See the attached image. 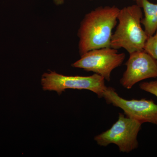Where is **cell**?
I'll return each instance as SVG.
<instances>
[{
    "label": "cell",
    "instance_id": "6da1fadb",
    "mask_svg": "<svg viewBox=\"0 0 157 157\" xmlns=\"http://www.w3.org/2000/svg\"><path fill=\"white\" fill-rule=\"evenodd\" d=\"M120 10L115 6L100 7L86 14L78 32L80 56L94 49L111 47L112 30Z\"/></svg>",
    "mask_w": 157,
    "mask_h": 157
},
{
    "label": "cell",
    "instance_id": "7a4b0ae2",
    "mask_svg": "<svg viewBox=\"0 0 157 157\" xmlns=\"http://www.w3.org/2000/svg\"><path fill=\"white\" fill-rule=\"evenodd\" d=\"M141 8L136 4L120 9L117 16L119 24L111 36V48L117 50L124 48L129 54L143 50L148 37L141 25Z\"/></svg>",
    "mask_w": 157,
    "mask_h": 157
},
{
    "label": "cell",
    "instance_id": "3957f363",
    "mask_svg": "<svg viewBox=\"0 0 157 157\" xmlns=\"http://www.w3.org/2000/svg\"><path fill=\"white\" fill-rule=\"evenodd\" d=\"M142 124L137 121L119 113L118 118L107 131L94 138L99 146L106 147L113 144L118 147L120 151L129 153L138 147L137 136Z\"/></svg>",
    "mask_w": 157,
    "mask_h": 157
},
{
    "label": "cell",
    "instance_id": "277c9868",
    "mask_svg": "<svg viewBox=\"0 0 157 157\" xmlns=\"http://www.w3.org/2000/svg\"><path fill=\"white\" fill-rule=\"evenodd\" d=\"M105 80L97 73L88 76H67L50 71L42 75L41 84L44 90L55 91L59 94L69 89L87 90L96 94L98 98H102L107 87Z\"/></svg>",
    "mask_w": 157,
    "mask_h": 157
},
{
    "label": "cell",
    "instance_id": "5b68a950",
    "mask_svg": "<svg viewBox=\"0 0 157 157\" xmlns=\"http://www.w3.org/2000/svg\"><path fill=\"white\" fill-rule=\"evenodd\" d=\"M125 58V54L118 53L117 49L111 47L99 48L90 51L81 56V58L72 66L73 67L97 73L109 81L113 70L121 66Z\"/></svg>",
    "mask_w": 157,
    "mask_h": 157
},
{
    "label": "cell",
    "instance_id": "8992f818",
    "mask_svg": "<svg viewBox=\"0 0 157 157\" xmlns=\"http://www.w3.org/2000/svg\"><path fill=\"white\" fill-rule=\"evenodd\" d=\"M103 98L107 104L122 109L128 117L141 124L149 123L157 125V104L152 100L124 99L111 87L106 88Z\"/></svg>",
    "mask_w": 157,
    "mask_h": 157
},
{
    "label": "cell",
    "instance_id": "52a82bcc",
    "mask_svg": "<svg viewBox=\"0 0 157 157\" xmlns=\"http://www.w3.org/2000/svg\"><path fill=\"white\" fill-rule=\"evenodd\" d=\"M125 65L127 69L120 82L127 89L147 78H157V60L144 49L129 54Z\"/></svg>",
    "mask_w": 157,
    "mask_h": 157
},
{
    "label": "cell",
    "instance_id": "ba28073f",
    "mask_svg": "<svg viewBox=\"0 0 157 157\" xmlns=\"http://www.w3.org/2000/svg\"><path fill=\"white\" fill-rule=\"evenodd\" d=\"M141 7L143 9L144 15L141 24L144 26V30L148 38L155 34L157 29V3L141 0Z\"/></svg>",
    "mask_w": 157,
    "mask_h": 157
},
{
    "label": "cell",
    "instance_id": "9c48e42d",
    "mask_svg": "<svg viewBox=\"0 0 157 157\" xmlns=\"http://www.w3.org/2000/svg\"><path fill=\"white\" fill-rule=\"evenodd\" d=\"M144 49L157 60V29L155 34L147 40Z\"/></svg>",
    "mask_w": 157,
    "mask_h": 157
},
{
    "label": "cell",
    "instance_id": "30bf717a",
    "mask_svg": "<svg viewBox=\"0 0 157 157\" xmlns=\"http://www.w3.org/2000/svg\"><path fill=\"white\" fill-rule=\"evenodd\" d=\"M139 87L142 90L150 93L157 97V79L150 82H141Z\"/></svg>",
    "mask_w": 157,
    "mask_h": 157
},
{
    "label": "cell",
    "instance_id": "8fae6325",
    "mask_svg": "<svg viewBox=\"0 0 157 157\" xmlns=\"http://www.w3.org/2000/svg\"><path fill=\"white\" fill-rule=\"evenodd\" d=\"M56 6H60L64 2V0H53Z\"/></svg>",
    "mask_w": 157,
    "mask_h": 157
},
{
    "label": "cell",
    "instance_id": "7c38bea8",
    "mask_svg": "<svg viewBox=\"0 0 157 157\" xmlns=\"http://www.w3.org/2000/svg\"><path fill=\"white\" fill-rule=\"evenodd\" d=\"M90 1H92V0H90ZM133 1L136 2V4H137V5H138V6H140V7H141V0H133Z\"/></svg>",
    "mask_w": 157,
    "mask_h": 157
}]
</instances>
